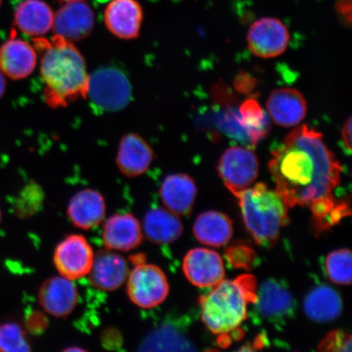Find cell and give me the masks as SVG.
<instances>
[{
    "mask_svg": "<svg viewBox=\"0 0 352 352\" xmlns=\"http://www.w3.org/2000/svg\"><path fill=\"white\" fill-rule=\"evenodd\" d=\"M268 169L288 208L309 206L316 232L337 224L343 201L334 199L333 192L340 184L342 166L322 134L307 125L289 132L272 151Z\"/></svg>",
    "mask_w": 352,
    "mask_h": 352,
    "instance_id": "1",
    "label": "cell"
},
{
    "mask_svg": "<svg viewBox=\"0 0 352 352\" xmlns=\"http://www.w3.org/2000/svg\"><path fill=\"white\" fill-rule=\"evenodd\" d=\"M35 46L43 52L41 73L45 83L43 95L48 107L65 108L87 98L90 76L85 57L74 43L54 34L52 41L36 38Z\"/></svg>",
    "mask_w": 352,
    "mask_h": 352,
    "instance_id": "2",
    "label": "cell"
},
{
    "mask_svg": "<svg viewBox=\"0 0 352 352\" xmlns=\"http://www.w3.org/2000/svg\"><path fill=\"white\" fill-rule=\"evenodd\" d=\"M233 195L239 200L246 230L255 242L264 248L274 245L281 228L289 223V208L283 198L263 183Z\"/></svg>",
    "mask_w": 352,
    "mask_h": 352,
    "instance_id": "3",
    "label": "cell"
},
{
    "mask_svg": "<svg viewBox=\"0 0 352 352\" xmlns=\"http://www.w3.org/2000/svg\"><path fill=\"white\" fill-rule=\"evenodd\" d=\"M201 320L214 334L230 333L248 318V305L254 300L239 279L223 280L199 299Z\"/></svg>",
    "mask_w": 352,
    "mask_h": 352,
    "instance_id": "4",
    "label": "cell"
},
{
    "mask_svg": "<svg viewBox=\"0 0 352 352\" xmlns=\"http://www.w3.org/2000/svg\"><path fill=\"white\" fill-rule=\"evenodd\" d=\"M131 82L126 74L113 66L100 68L91 74L87 98L99 112H116L130 103Z\"/></svg>",
    "mask_w": 352,
    "mask_h": 352,
    "instance_id": "5",
    "label": "cell"
},
{
    "mask_svg": "<svg viewBox=\"0 0 352 352\" xmlns=\"http://www.w3.org/2000/svg\"><path fill=\"white\" fill-rule=\"evenodd\" d=\"M253 305L254 322H267L280 328L294 318L297 309L296 300L287 283L275 278L263 281Z\"/></svg>",
    "mask_w": 352,
    "mask_h": 352,
    "instance_id": "6",
    "label": "cell"
},
{
    "mask_svg": "<svg viewBox=\"0 0 352 352\" xmlns=\"http://www.w3.org/2000/svg\"><path fill=\"white\" fill-rule=\"evenodd\" d=\"M126 283L130 300L143 309L160 306L169 294L170 285L165 272L154 264L135 265Z\"/></svg>",
    "mask_w": 352,
    "mask_h": 352,
    "instance_id": "7",
    "label": "cell"
},
{
    "mask_svg": "<svg viewBox=\"0 0 352 352\" xmlns=\"http://www.w3.org/2000/svg\"><path fill=\"white\" fill-rule=\"evenodd\" d=\"M218 173L232 195L252 186L258 175L256 154L248 148H228L220 157Z\"/></svg>",
    "mask_w": 352,
    "mask_h": 352,
    "instance_id": "8",
    "label": "cell"
},
{
    "mask_svg": "<svg viewBox=\"0 0 352 352\" xmlns=\"http://www.w3.org/2000/svg\"><path fill=\"white\" fill-rule=\"evenodd\" d=\"M95 253L85 236H66L54 250V263L60 276L76 280L89 274Z\"/></svg>",
    "mask_w": 352,
    "mask_h": 352,
    "instance_id": "9",
    "label": "cell"
},
{
    "mask_svg": "<svg viewBox=\"0 0 352 352\" xmlns=\"http://www.w3.org/2000/svg\"><path fill=\"white\" fill-rule=\"evenodd\" d=\"M289 42L287 28L274 17H263L255 21L248 34L249 50L261 58H272L283 54Z\"/></svg>",
    "mask_w": 352,
    "mask_h": 352,
    "instance_id": "10",
    "label": "cell"
},
{
    "mask_svg": "<svg viewBox=\"0 0 352 352\" xmlns=\"http://www.w3.org/2000/svg\"><path fill=\"white\" fill-rule=\"evenodd\" d=\"M183 271L189 283L197 287H213L226 276L221 256L214 250L195 248L184 258Z\"/></svg>",
    "mask_w": 352,
    "mask_h": 352,
    "instance_id": "11",
    "label": "cell"
},
{
    "mask_svg": "<svg viewBox=\"0 0 352 352\" xmlns=\"http://www.w3.org/2000/svg\"><path fill=\"white\" fill-rule=\"evenodd\" d=\"M95 16L89 4L83 0L66 3L54 14V33L69 42L89 36L94 30Z\"/></svg>",
    "mask_w": 352,
    "mask_h": 352,
    "instance_id": "12",
    "label": "cell"
},
{
    "mask_svg": "<svg viewBox=\"0 0 352 352\" xmlns=\"http://www.w3.org/2000/svg\"><path fill=\"white\" fill-rule=\"evenodd\" d=\"M38 302L47 314L65 318L74 310L78 302V292L74 280L54 276L41 285Z\"/></svg>",
    "mask_w": 352,
    "mask_h": 352,
    "instance_id": "13",
    "label": "cell"
},
{
    "mask_svg": "<svg viewBox=\"0 0 352 352\" xmlns=\"http://www.w3.org/2000/svg\"><path fill=\"white\" fill-rule=\"evenodd\" d=\"M109 32L120 39L138 38L143 21V10L136 0H112L104 12Z\"/></svg>",
    "mask_w": 352,
    "mask_h": 352,
    "instance_id": "14",
    "label": "cell"
},
{
    "mask_svg": "<svg viewBox=\"0 0 352 352\" xmlns=\"http://www.w3.org/2000/svg\"><path fill=\"white\" fill-rule=\"evenodd\" d=\"M143 236L142 223L131 213L113 214L104 224L103 244L113 252H127L138 248Z\"/></svg>",
    "mask_w": 352,
    "mask_h": 352,
    "instance_id": "15",
    "label": "cell"
},
{
    "mask_svg": "<svg viewBox=\"0 0 352 352\" xmlns=\"http://www.w3.org/2000/svg\"><path fill=\"white\" fill-rule=\"evenodd\" d=\"M37 65V54L28 42L16 38L13 30L11 37L0 47V69L4 76L21 80L30 76Z\"/></svg>",
    "mask_w": 352,
    "mask_h": 352,
    "instance_id": "16",
    "label": "cell"
},
{
    "mask_svg": "<svg viewBox=\"0 0 352 352\" xmlns=\"http://www.w3.org/2000/svg\"><path fill=\"white\" fill-rule=\"evenodd\" d=\"M155 157L153 149L142 135L134 133L122 136L118 145L116 164L122 175L138 177L147 173Z\"/></svg>",
    "mask_w": 352,
    "mask_h": 352,
    "instance_id": "17",
    "label": "cell"
},
{
    "mask_svg": "<svg viewBox=\"0 0 352 352\" xmlns=\"http://www.w3.org/2000/svg\"><path fill=\"white\" fill-rule=\"evenodd\" d=\"M129 265L124 257L113 250H100L95 254L89 274L92 285L103 292H113L126 283Z\"/></svg>",
    "mask_w": 352,
    "mask_h": 352,
    "instance_id": "18",
    "label": "cell"
},
{
    "mask_svg": "<svg viewBox=\"0 0 352 352\" xmlns=\"http://www.w3.org/2000/svg\"><path fill=\"white\" fill-rule=\"evenodd\" d=\"M267 109L276 125L292 127L305 120L307 107L300 91L285 87L272 92L267 100Z\"/></svg>",
    "mask_w": 352,
    "mask_h": 352,
    "instance_id": "19",
    "label": "cell"
},
{
    "mask_svg": "<svg viewBox=\"0 0 352 352\" xmlns=\"http://www.w3.org/2000/svg\"><path fill=\"white\" fill-rule=\"evenodd\" d=\"M67 214L73 226L80 230L98 226L107 214L104 196L95 189H82L70 199Z\"/></svg>",
    "mask_w": 352,
    "mask_h": 352,
    "instance_id": "20",
    "label": "cell"
},
{
    "mask_svg": "<svg viewBox=\"0 0 352 352\" xmlns=\"http://www.w3.org/2000/svg\"><path fill=\"white\" fill-rule=\"evenodd\" d=\"M160 192L167 210L177 215H187L195 205L197 188L191 176L177 173L166 176Z\"/></svg>",
    "mask_w": 352,
    "mask_h": 352,
    "instance_id": "21",
    "label": "cell"
},
{
    "mask_svg": "<svg viewBox=\"0 0 352 352\" xmlns=\"http://www.w3.org/2000/svg\"><path fill=\"white\" fill-rule=\"evenodd\" d=\"M303 309L307 318L316 322H332L342 314V299L336 289L320 285L308 292L303 301Z\"/></svg>",
    "mask_w": 352,
    "mask_h": 352,
    "instance_id": "22",
    "label": "cell"
},
{
    "mask_svg": "<svg viewBox=\"0 0 352 352\" xmlns=\"http://www.w3.org/2000/svg\"><path fill=\"white\" fill-rule=\"evenodd\" d=\"M54 21V12L42 0H24L14 13V25L29 36H43L52 29Z\"/></svg>",
    "mask_w": 352,
    "mask_h": 352,
    "instance_id": "23",
    "label": "cell"
},
{
    "mask_svg": "<svg viewBox=\"0 0 352 352\" xmlns=\"http://www.w3.org/2000/svg\"><path fill=\"white\" fill-rule=\"evenodd\" d=\"M142 226L144 236L158 245L173 243L182 236L184 230L178 215L166 208L149 210Z\"/></svg>",
    "mask_w": 352,
    "mask_h": 352,
    "instance_id": "24",
    "label": "cell"
},
{
    "mask_svg": "<svg viewBox=\"0 0 352 352\" xmlns=\"http://www.w3.org/2000/svg\"><path fill=\"white\" fill-rule=\"evenodd\" d=\"M193 234L201 243L219 248L228 243L232 239V220L219 211H206L197 218L193 226Z\"/></svg>",
    "mask_w": 352,
    "mask_h": 352,
    "instance_id": "25",
    "label": "cell"
},
{
    "mask_svg": "<svg viewBox=\"0 0 352 352\" xmlns=\"http://www.w3.org/2000/svg\"><path fill=\"white\" fill-rule=\"evenodd\" d=\"M241 122L252 144H257L267 135V118L263 109L254 99H248L240 107Z\"/></svg>",
    "mask_w": 352,
    "mask_h": 352,
    "instance_id": "26",
    "label": "cell"
},
{
    "mask_svg": "<svg viewBox=\"0 0 352 352\" xmlns=\"http://www.w3.org/2000/svg\"><path fill=\"white\" fill-rule=\"evenodd\" d=\"M351 252L349 249H340L328 254L325 259L327 274L333 283H351Z\"/></svg>",
    "mask_w": 352,
    "mask_h": 352,
    "instance_id": "27",
    "label": "cell"
},
{
    "mask_svg": "<svg viewBox=\"0 0 352 352\" xmlns=\"http://www.w3.org/2000/svg\"><path fill=\"white\" fill-rule=\"evenodd\" d=\"M30 343L24 329L16 322L0 325V351H30Z\"/></svg>",
    "mask_w": 352,
    "mask_h": 352,
    "instance_id": "28",
    "label": "cell"
},
{
    "mask_svg": "<svg viewBox=\"0 0 352 352\" xmlns=\"http://www.w3.org/2000/svg\"><path fill=\"white\" fill-rule=\"evenodd\" d=\"M226 258L230 266L236 270L250 271L257 261V253L248 245L234 244L226 250Z\"/></svg>",
    "mask_w": 352,
    "mask_h": 352,
    "instance_id": "29",
    "label": "cell"
},
{
    "mask_svg": "<svg viewBox=\"0 0 352 352\" xmlns=\"http://www.w3.org/2000/svg\"><path fill=\"white\" fill-rule=\"evenodd\" d=\"M318 349L320 351L351 352V336L341 329L333 330L319 343Z\"/></svg>",
    "mask_w": 352,
    "mask_h": 352,
    "instance_id": "30",
    "label": "cell"
},
{
    "mask_svg": "<svg viewBox=\"0 0 352 352\" xmlns=\"http://www.w3.org/2000/svg\"><path fill=\"white\" fill-rule=\"evenodd\" d=\"M47 320L45 315L41 314V312H33L29 316L28 320V327L35 333L43 332L46 329L47 325Z\"/></svg>",
    "mask_w": 352,
    "mask_h": 352,
    "instance_id": "31",
    "label": "cell"
},
{
    "mask_svg": "<svg viewBox=\"0 0 352 352\" xmlns=\"http://www.w3.org/2000/svg\"><path fill=\"white\" fill-rule=\"evenodd\" d=\"M254 87L255 79L248 74L241 73L235 79V88L242 94H249L254 90Z\"/></svg>",
    "mask_w": 352,
    "mask_h": 352,
    "instance_id": "32",
    "label": "cell"
},
{
    "mask_svg": "<svg viewBox=\"0 0 352 352\" xmlns=\"http://www.w3.org/2000/svg\"><path fill=\"white\" fill-rule=\"evenodd\" d=\"M336 10L346 25H351V0H338Z\"/></svg>",
    "mask_w": 352,
    "mask_h": 352,
    "instance_id": "33",
    "label": "cell"
},
{
    "mask_svg": "<svg viewBox=\"0 0 352 352\" xmlns=\"http://www.w3.org/2000/svg\"><path fill=\"white\" fill-rule=\"evenodd\" d=\"M342 138L343 144H344L347 151H351V118H349L342 127Z\"/></svg>",
    "mask_w": 352,
    "mask_h": 352,
    "instance_id": "34",
    "label": "cell"
},
{
    "mask_svg": "<svg viewBox=\"0 0 352 352\" xmlns=\"http://www.w3.org/2000/svg\"><path fill=\"white\" fill-rule=\"evenodd\" d=\"M7 87V82L6 79V76H4L3 73L0 69V98H2V96L6 94Z\"/></svg>",
    "mask_w": 352,
    "mask_h": 352,
    "instance_id": "35",
    "label": "cell"
},
{
    "mask_svg": "<svg viewBox=\"0 0 352 352\" xmlns=\"http://www.w3.org/2000/svg\"><path fill=\"white\" fill-rule=\"evenodd\" d=\"M60 1L69 3V2L77 1V0H60Z\"/></svg>",
    "mask_w": 352,
    "mask_h": 352,
    "instance_id": "36",
    "label": "cell"
},
{
    "mask_svg": "<svg viewBox=\"0 0 352 352\" xmlns=\"http://www.w3.org/2000/svg\"><path fill=\"white\" fill-rule=\"evenodd\" d=\"M2 6V0H0V8H1Z\"/></svg>",
    "mask_w": 352,
    "mask_h": 352,
    "instance_id": "37",
    "label": "cell"
},
{
    "mask_svg": "<svg viewBox=\"0 0 352 352\" xmlns=\"http://www.w3.org/2000/svg\"><path fill=\"white\" fill-rule=\"evenodd\" d=\"M0 220H1V210H0Z\"/></svg>",
    "mask_w": 352,
    "mask_h": 352,
    "instance_id": "38",
    "label": "cell"
},
{
    "mask_svg": "<svg viewBox=\"0 0 352 352\" xmlns=\"http://www.w3.org/2000/svg\"><path fill=\"white\" fill-rule=\"evenodd\" d=\"M15 1H19V0H15Z\"/></svg>",
    "mask_w": 352,
    "mask_h": 352,
    "instance_id": "39",
    "label": "cell"
}]
</instances>
